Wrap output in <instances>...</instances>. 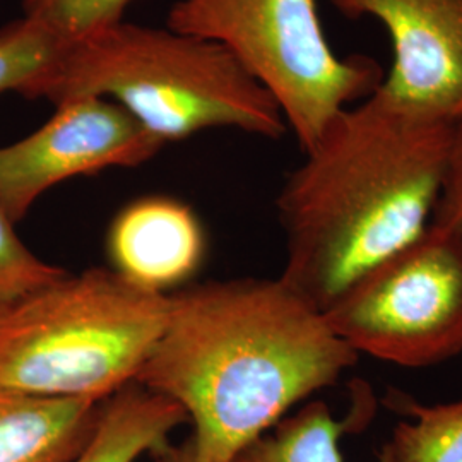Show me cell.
<instances>
[{
  "instance_id": "cell-13",
  "label": "cell",
  "mask_w": 462,
  "mask_h": 462,
  "mask_svg": "<svg viewBox=\"0 0 462 462\" xmlns=\"http://www.w3.org/2000/svg\"><path fill=\"white\" fill-rule=\"evenodd\" d=\"M385 404L408 416L379 457L387 462H462V401L427 406L391 391Z\"/></svg>"
},
{
  "instance_id": "cell-2",
  "label": "cell",
  "mask_w": 462,
  "mask_h": 462,
  "mask_svg": "<svg viewBox=\"0 0 462 462\" xmlns=\"http://www.w3.org/2000/svg\"><path fill=\"white\" fill-rule=\"evenodd\" d=\"M454 125L380 88L336 116L281 189V281L324 312L366 269L416 238L442 194Z\"/></svg>"
},
{
  "instance_id": "cell-15",
  "label": "cell",
  "mask_w": 462,
  "mask_h": 462,
  "mask_svg": "<svg viewBox=\"0 0 462 462\" xmlns=\"http://www.w3.org/2000/svg\"><path fill=\"white\" fill-rule=\"evenodd\" d=\"M133 2L135 0H24L23 16L72 43L122 23Z\"/></svg>"
},
{
  "instance_id": "cell-18",
  "label": "cell",
  "mask_w": 462,
  "mask_h": 462,
  "mask_svg": "<svg viewBox=\"0 0 462 462\" xmlns=\"http://www.w3.org/2000/svg\"><path fill=\"white\" fill-rule=\"evenodd\" d=\"M151 457L152 462H209L199 454L198 447L190 435L189 439L183 440L182 444L179 446L168 444L163 448L152 452Z\"/></svg>"
},
{
  "instance_id": "cell-4",
  "label": "cell",
  "mask_w": 462,
  "mask_h": 462,
  "mask_svg": "<svg viewBox=\"0 0 462 462\" xmlns=\"http://www.w3.org/2000/svg\"><path fill=\"white\" fill-rule=\"evenodd\" d=\"M168 307L112 269L66 273L0 307V387L105 401L135 383Z\"/></svg>"
},
{
  "instance_id": "cell-5",
  "label": "cell",
  "mask_w": 462,
  "mask_h": 462,
  "mask_svg": "<svg viewBox=\"0 0 462 462\" xmlns=\"http://www.w3.org/2000/svg\"><path fill=\"white\" fill-rule=\"evenodd\" d=\"M166 28L228 50L278 103L303 152L385 78L374 59L330 49L317 0H177Z\"/></svg>"
},
{
  "instance_id": "cell-9",
  "label": "cell",
  "mask_w": 462,
  "mask_h": 462,
  "mask_svg": "<svg viewBox=\"0 0 462 462\" xmlns=\"http://www.w3.org/2000/svg\"><path fill=\"white\" fill-rule=\"evenodd\" d=\"M106 254L110 269L124 280L151 293L171 295L198 274L206 255V233L185 202L146 196L114 217Z\"/></svg>"
},
{
  "instance_id": "cell-11",
  "label": "cell",
  "mask_w": 462,
  "mask_h": 462,
  "mask_svg": "<svg viewBox=\"0 0 462 462\" xmlns=\"http://www.w3.org/2000/svg\"><path fill=\"white\" fill-rule=\"evenodd\" d=\"M349 393L351 404L343 420H336L326 402L312 401L298 413L284 416L231 462H343L341 437L364 431L377 411V397L370 383L356 380ZM379 462L387 461L379 457Z\"/></svg>"
},
{
  "instance_id": "cell-17",
  "label": "cell",
  "mask_w": 462,
  "mask_h": 462,
  "mask_svg": "<svg viewBox=\"0 0 462 462\" xmlns=\"http://www.w3.org/2000/svg\"><path fill=\"white\" fill-rule=\"evenodd\" d=\"M435 213L447 217L462 235V116L454 125L446 180Z\"/></svg>"
},
{
  "instance_id": "cell-7",
  "label": "cell",
  "mask_w": 462,
  "mask_h": 462,
  "mask_svg": "<svg viewBox=\"0 0 462 462\" xmlns=\"http://www.w3.org/2000/svg\"><path fill=\"white\" fill-rule=\"evenodd\" d=\"M55 106L38 131L0 148V200L16 225L57 183L143 165L165 146L116 101L81 97Z\"/></svg>"
},
{
  "instance_id": "cell-3",
  "label": "cell",
  "mask_w": 462,
  "mask_h": 462,
  "mask_svg": "<svg viewBox=\"0 0 462 462\" xmlns=\"http://www.w3.org/2000/svg\"><path fill=\"white\" fill-rule=\"evenodd\" d=\"M116 101L163 144L231 127L280 139L278 103L215 42L134 23L89 34L59 55L33 99Z\"/></svg>"
},
{
  "instance_id": "cell-1",
  "label": "cell",
  "mask_w": 462,
  "mask_h": 462,
  "mask_svg": "<svg viewBox=\"0 0 462 462\" xmlns=\"http://www.w3.org/2000/svg\"><path fill=\"white\" fill-rule=\"evenodd\" d=\"M135 383L182 406L209 462H231L360 355L281 278L187 284Z\"/></svg>"
},
{
  "instance_id": "cell-14",
  "label": "cell",
  "mask_w": 462,
  "mask_h": 462,
  "mask_svg": "<svg viewBox=\"0 0 462 462\" xmlns=\"http://www.w3.org/2000/svg\"><path fill=\"white\" fill-rule=\"evenodd\" d=\"M67 42L30 17L0 28V95L14 91L33 99L38 84L57 62Z\"/></svg>"
},
{
  "instance_id": "cell-6",
  "label": "cell",
  "mask_w": 462,
  "mask_h": 462,
  "mask_svg": "<svg viewBox=\"0 0 462 462\" xmlns=\"http://www.w3.org/2000/svg\"><path fill=\"white\" fill-rule=\"evenodd\" d=\"M358 355L420 368L462 353V235L433 213L425 230L366 269L322 312Z\"/></svg>"
},
{
  "instance_id": "cell-8",
  "label": "cell",
  "mask_w": 462,
  "mask_h": 462,
  "mask_svg": "<svg viewBox=\"0 0 462 462\" xmlns=\"http://www.w3.org/2000/svg\"><path fill=\"white\" fill-rule=\"evenodd\" d=\"M349 19L375 17L393 45L380 89L433 116H462V0H329Z\"/></svg>"
},
{
  "instance_id": "cell-12",
  "label": "cell",
  "mask_w": 462,
  "mask_h": 462,
  "mask_svg": "<svg viewBox=\"0 0 462 462\" xmlns=\"http://www.w3.org/2000/svg\"><path fill=\"white\" fill-rule=\"evenodd\" d=\"M187 421L175 401L131 383L103 401L97 431L74 462H135L168 446Z\"/></svg>"
},
{
  "instance_id": "cell-16",
  "label": "cell",
  "mask_w": 462,
  "mask_h": 462,
  "mask_svg": "<svg viewBox=\"0 0 462 462\" xmlns=\"http://www.w3.org/2000/svg\"><path fill=\"white\" fill-rule=\"evenodd\" d=\"M66 274L36 257L16 233V223L0 200V307Z\"/></svg>"
},
{
  "instance_id": "cell-10",
  "label": "cell",
  "mask_w": 462,
  "mask_h": 462,
  "mask_svg": "<svg viewBox=\"0 0 462 462\" xmlns=\"http://www.w3.org/2000/svg\"><path fill=\"white\" fill-rule=\"evenodd\" d=\"M103 401L0 387V462H74L91 442Z\"/></svg>"
}]
</instances>
